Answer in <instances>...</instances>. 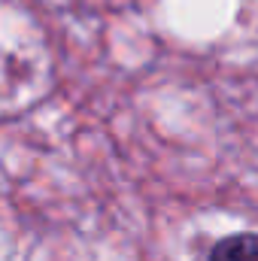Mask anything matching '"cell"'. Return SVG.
Masks as SVG:
<instances>
[{"label": "cell", "mask_w": 258, "mask_h": 261, "mask_svg": "<svg viewBox=\"0 0 258 261\" xmlns=\"http://www.w3.org/2000/svg\"><path fill=\"white\" fill-rule=\"evenodd\" d=\"M210 261H258V237L252 231L231 234L213 246Z\"/></svg>", "instance_id": "6da1fadb"}]
</instances>
